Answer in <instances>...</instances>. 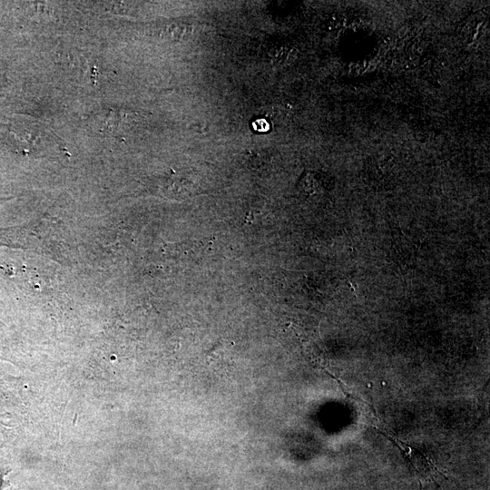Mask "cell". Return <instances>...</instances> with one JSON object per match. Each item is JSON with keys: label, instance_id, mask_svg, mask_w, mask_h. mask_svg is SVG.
Listing matches in <instances>:
<instances>
[{"label": "cell", "instance_id": "obj_1", "mask_svg": "<svg viewBox=\"0 0 490 490\" xmlns=\"http://www.w3.org/2000/svg\"><path fill=\"white\" fill-rule=\"evenodd\" d=\"M376 430L386 436L400 449L405 458L412 466L415 475L417 477L420 485H424L425 483L428 482L437 483L441 477H444L443 473L438 469L435 461L431 458V456L424 453L422 450L413 447L400 439L395 438L387 432L380 429Z\"/></svg>", "mask_w": 490, "mask_h": 490}]
</instances>
